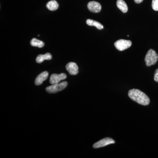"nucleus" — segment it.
Instances as JSON below:
<instances>
[{
    "mask_svg": "<svg viewBox=\"0 0 158 158\" xmlns=\"http://www.w3.org/2000/svg\"><path fill=\"white\" fill-rule=\"evenodd\" d=\"M128 96L134 101L143 106H148L150 103L148 97L138 89H133L130 90L128 92Z\"/></svg>",
    "mask_w": 158,
    "mask_h": 158,
    "instance_id": "f257e3e1",
    "label": "nucleus"
},
{
    "mask_svg": "<svg viewBox=\"0 0 158 158\" xmlns=\"http://www.w3.org/2000/svg\"><path fill=\"white\" fill-rule=\"evenodd\" d=\"M158 60V55L157 53L154 50H149L144 59L146 65L147 66H150L155 65Z\"/></svg>",
    "mask_w": 158,
    "mask_h": 158,
    "instance_id": "f03ea898",
    "label": "nucleus"
},
{
    "mask_svg": "<svg viewBox=\"0 0 158 158\" xmlns=\"http://www.w3.org/2000/svg\"><path fill=\"white\" fill-rule=\"evenodd\" d=\"M67 85L68 83L67 82H62L61 83L52 85L46 88V90L49 93H56L65 89L67 87Z\"/></svg>",
    "mask_w": 158,
    "mask_h": 158,
    "instance_id": "7ed1b4c3",
    "label": "nucleus"
},
{
    "mask_svg": "<svg viewBox=\"0 0 158 158\" xmlns=\"http://www.w3.org/2000/svg\"><path fill=\"white\" fill-rule=\"evenodd\" d=\"M132 45V42L130 40L120 39L114 43L116 48L119 51H123L129 48Z\"/></svg>",
    "mask_w": 158,
    "mask_h": 158,
    "instance_id": "20e7f679",
    "label": "nucleus"
},
{
    "mask_svg": "<svg viewBox=\"0 0 158 158\" xmlns=\"http://www.w3.org/2000/svg\"><path fill=\"white\" fill-rule=\"evenodd\" d=\"M115 143V141L112 138H105L95 143L93 145V148H100L105 147L109 144H114Z\"/></svg>",
    "mask_w": 158,
    "mask_h": 158,
    "instance_id": "39448f33",
    "label": "nucleus"
},
{
    "mask_svg": "<svg viewBox=\"0 0 158 158\" xmlns=\"http://www.w3.org/2000/svg\"><path fill=\"white\" fill-rule=\"evenodd\" d=\"M67 77L65 73H61L59 74H53L51 76L50 78V83L52 85L58 84L62 80H65Z\"/></svg>",
    "mask_w": 158,
    "mask_h": 158,
    "instance_id": "423d86ee",
    "label": "nucleus"
},
{
    "mask_svg": "<svg viewBox=\"0 0 158 158\" xmlns=\"http://www.w3.org/2000/svg\"><path fill=\"white\" fill-rule=\"evenodd\" d=\"M88 8L91 12L98 13L101 11L102 6L99 3L95 1H92L88 3Z\"/></svg>",
    "mask_w": 158,
    "mask_h": 158,
    "instance_id": "0eeeda50",
    "label": "nucleus"
},
{
    "mask_svg": "<svg viewBox=\"0 0 158 158\" xmlns=\"http://www.w3.org/2000/svg\"><path fill=\"white\" fill-rule=\"evenodd\" d=\"M66 70L71 75H76L78 73V67L76 63L73 62H70L66 65Z\"/></svg>",
    "mask_w": 158,
    "mask_h": 158,
    "instance_id": "6e6552de",
    "label": "nucleus"
},
{
    "mask_svg": "<svg viewBox=\"0 0 158 158\" xmlns=\"http://www.w3.org/2000/svg\"><path fill=\"white\" fill-rule=\"evenodd\" d=\"M48 77V73L44 71L39 74L36 78L35 81V84L36 85H40L42 84L43 82L47 79Z\"/></svg>",
    "mask_w": 158,
    "mask_h": 158,
    "instance_id": "1a4fd4ad",
    "label": "nucleus"
},
{
    "mask_svg": "<svg viewBox=\"0 0 158 158\" xmlns=\"http://www.w3.org/2000/svg\"><path fill=\"white\" fill-rule=\"evenodd\" d=\"M52 59V56L49 53H47L45 55H39L36 58V62L38 63H41L44 60H50Z\"/></svg>",
    "mask_w": 158,
    "mask_h": 158,
    "instance_id": "9d476101",
    "label": "nucleus"
},
{
    "mask_svg": "<svg viewBox=\"0 0 158 158\" xmlns=\"http://www.w3.org/2000/svg\"><path fill=\"white\" fill-rule=\"evenodd\" d=\"M116 5L118 9L123 13H126L127 12V6L123 0H117Z\"/></svg>",
    "mask_w": 158,
    "mask_h": 158,
    "instance_id": "9b49d317",
    "label": "nucleus"
},
{
    "mask_svg": "<svg viewBox=\"0 0 158 158\" xmlns=\"http://www.w3.org/2000/svg\"><path fill=\"white\" fill-rule=\"evenodd\" d=\"M47 8L50 11H56L59 8V5L56 1L55 0H52L49 1L48 3L47 4Z\"/></svg>",
    "mask_w": 158,
    "mask_h": 158,
    "instance_id": "f8f14e48",
    "label": "nucleus"
},
{
    "mask_svg": "<svg viewBox=\"0 0 158 158\" xmlns=\"http://www.w3.org/2000/svg\"><path fill=\"white\" fill-rule=\"evenodd\" d=\"M86 23L88 26H94L96 27L97 28L98 30H101L104 28L103 26L98 22L94 20L88 19L86 21Z\"/></svg>",
    "mask_w": 158,
    "mask_h": 158,
    "instance_id": "ddd939ff",
    "label": "nucleus"
},
{
    "mask_svg": "<svg viewBox=\"0 0 158 158\" xmlns=\"http://www.w3.org/2000/svg\"><path fill=\"white\" fill-rule=\"evenodd\" d=\"M31 44L32 46L37 47L39 48H41L44 46V43L43 41L34 38L31 40Z\"/></svg>",
    "mask_w": 158,
    "mask_h": 158,
    "instance_id": "4468645a",
    "label": "nucleus"
},
{
    "mask_svg": "<svg viewBox=\"0 0 158 158\" xmlns=\"http://www.w3.org/2000/svg\"><path fill=\"white\" fill-rule=\"evenodd\" d=\"M152 6L154 10L158 11V0H152Z\"/></svg>",
    "mask_w": 158,
    "mask_h": 158,
    "instance_id": "2eb2a0df",
    "label": "nucleus"
},
{
    "mask_svg": "<svg viewBox=\"0 0 158 158\" xmlns=\"http://www.w3.org/2000/svg\"><path fill=\"white\" fill-rule=\"evenodd\" d=\"M154 79L156 82H158V69L156 70L155 72Z\"/></svg>",
    "mask_w": 158,
    "mask_h": 158,
    "instance_id": "dca6fc26",
    "label": "nucleus"
},
{
    "mask_svg": "<svg viewBox=\"0 0 158 158\" xmlns=\"http://www.w3.org/2000/svg\"><path fill=\"white\" fill-rule=\"evenodd\" d=\"M135 1V2L136 3H137V4H140L142 2H143V0H134Z\"/></svg>",
    "mask_w": 158,
    "mask_h": 158,
    "instance_id": "f3484780",
    "label": "nucleus"
},
{
    "mask_svg": "<svg viewBox=\"0 0 158 158\" xmlns=\"http://www.w3.org/2000/svg\"><path fill=\"white\" fill-rule=\"evenodd\" d=\"M127 37H129V35H127Z\"/></svg>",
    "mask_w": 158,
    "mask_h": 158,
    "instance_id": "a211bd4d",
    "label": "nucleus"
}]
</instances>
